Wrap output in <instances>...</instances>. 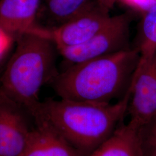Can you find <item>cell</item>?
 <instances>
[{
	"mask_svg": "<svg viewBox=\"0 0 156 156\" xmlns=\"http://www.w3.org/2000/svg\"><path fill=\"white\" fill-rule=\"evenodd\" d=\"M15 39L0 28V61H3L11 48Z\"/></svg>",
	"mask_w": 156,
	"mask_h": 156,
	"instance_id": "cell-14",
	"label": "cell"
},
{
	"mask_svg": "<svg viewBox=\"0 0 156 156\" xmlns=\"http://www.w3.org/2000/svg\"><path fill=\"white\" fill-rule=\"evenodd\" d=\"M97 3L102 9L110 12L117 0H97Z\"/></svg>",
	"mask_w": 156,
	"mask_h": 156,
	"instance_id": "cell-15",
	"label": "cell"
},
{
	"mask_svg": "<svg viewBox=\"0 0 156 156\" xmlns=\"http://www.w3.org/2000/svg\"><path fill=\"white\" fill-rule=\"evenodd\" d=\"M16 46L0 76V90L23 106L32 118L41 101L39 91L58 74L55 42L40 29L17 38Z\"/></svg>",
	"mask_w": 156,
	"mask_h": 156,
	"instance_id": "cell-3",
	"label": "cell"
},
{
	"mask_svg": "<svg viewBox=\"0 0 156 156\" xmlns=\"http://www.w3.org/2000/svg\"><path fill=\"white\" fill-rule=\"evenodd\" d=\"M130 120L144 127L156 116V52L131 86Z\"/></svg>",
	"mask_w": 156,
	"mask_h": 156,
	"instance_id": "cell-7",
	"label": "cell"
},
{
	"mask_svg": "<svg viewBox=\"0 0 156 156\" xmlns=\"http://www.w3.org/2000/svg\"><path fill=\"white\" fill-rule=\"evenodd\" d=\"M27 143L19 156H87L64 139L50 124L34 119Z\"/></svg>",
	"mask_w": 156,
	"mask_h": 156,
	"instance_id": "cell-8",
	"label": "cell"
},
{
	"mask_svg": "<svg viewBox=\"0 0 156 156\" xmlns=\"http://www.w3.org/2000/svg\"><path fill=\"white\" fill-rule=\"evenodd\" d=\"M145 156H156V116L142 128Z\"/></svg>",
	"mask_w": 156,
	"mask_h": 156,
	"instance_id": "cell-13",
	"label": "cell"
},
{
	"mask_svg": "<svg viewBox=\"0 0 156 156\" xmlns=\"http://www.w3.org/2000/svg\"><path fill=\"white\" fill-rule=\"evenodd\" d=\"M133 48L138 51L140 55V61L134 74V79L156 53V3L144 13Z\"/></svg>",
	"mask_w": 156,
	"mask_h": 156,
	"instance_id": "cell-12",
	"label": "cell"
},
{
	"mask_svg": "<svg viewBox=\"0 0 156 156\" xmlns=\"http://www.w3.org/2000/svg\"><path fill=\"white\" fill-rule=\"evenodd\" d=\"M97 3V0H41L37 27L49 30L60 27Z\"/></svg>",
	"mask_w": 156,
	"mask_h": 156,
	"instance_id": "cell-11",
	"label": "cell"
},
{
	"mask_svg": "<svg viewBox=\"0 0 156 156\" xmlns=\"http://www.w3.org/2000/svg\"><path fill=\"white\" fill-rule=\"evenodd\" d=\"M142 128L131 120L119 125L89 156H145Z\"/></svg>",
	"mask_w": 156,
	"mask_h": 156,
	"instance_id": "cell-10",
	"label": "cell"
},
{
	"mask_svg": "<svg viewBox=\"0 0 156 156\" xmlns=\"http://www.w3.org/2000/svg\"><path fill=\"white\" fill-rule=\"evenodd\" d=\"M3 61H0V76L1 75V73L2 72L3 69H4V67H2V64H3Z\"/></svg>",
	"mask_w": 156,
	"mask_h": 156,
	"instance_id": "cell-16",
	"label": "cell"
},
{
	"mask_svg": "<svg viewBox=\"0 0 156 156\" xmlns=\"http://www.w3.org/2000/svg\"><path fill=\"white\" fill-rule=\"evenodd\" d=\"M139 61L138 51L133 47L68 66L50 84L61 99L111 103L126 94Z\"/></svg>",
	"mask_w": 156,
	"mask_h": 156,
	"instance_id": "cell-2",
	"label": "cell"
},
{
	"mask_svg": "<svg viewBox=\"0 0 156 156\" xmlns=\"http://www.w3.org/2000/svg\"><path fill=\"white\" fill-rule=\"evenodd\" d=\"M112 17L109 12L102 9L97 3L61 26L44 31L57 48L73 46L91 38L111 22Z\"/></svg>",
	"mask_w": 156,
	"mask_h": 156,
	"instance_id": "cell-6",
	"label": "cell"
},
{
	"mask_svg": "<svg viewBox=\"0 0 156 156\" xmlns=\"http://www.w3.org/2000/svg\"><path fill=\"white\" fill-rule=\"evenodd\" d=\"M131 88L116 104L49 98L34 116L50 124L73 147L89 156L112 134L127 112Z\"/></svg>",
	"mask_w": 156,
	"mask_h": 156,
	"instance_id": "cell-1",
	"label": "cell"
},
{
	"mask_svg": "<svg viewBox=\"0 0 156 156\" xmlns=\"http://www.w3.org/2000/svg\"><path fill=\"white\" fill-rule=\"evenodd\" d=\"M41 0H0V28L16 40L37 28Z\"/></svg>",
	"mask_w": 156,
	"mask_h": 156,
	"instance_id": "cell-9",
	"label": "cell"
},
{
	"mask_svg": "<svg viewBox=\"0 0 156 156\" xmlns=\"http://www.w3.org/2000/svg\"><path fill=\"white\" fill-rule=\"evenodd\" d=\"M130 12L114 16L111 22L91 38L80 45L57 48L68 67L128 50L130 45Z\"/></svg>",
	"mask_w": 156,
	"mask_h": 156,
	"instance_id": "cell-4",
	"label": "cell"
},
{
	"mask_svg": "<svg viewBox=\"0 0 156 156\" xmlns=\"http://www.w3.org/2000/svg\"><path fill=\"white\" fill-rule=\"evenodd\" d=\"M28 116L26 109L0 90V156L21 154L33 128Z\"/></svg>",
	"mask_w": 156,
	"mask_h": 156,
	"instance_id": "cell-5",
	"label": "cell"
}]
</instances>
